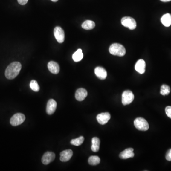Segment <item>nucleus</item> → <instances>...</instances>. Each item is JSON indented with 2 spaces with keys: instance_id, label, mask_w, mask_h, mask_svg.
<instances>
[{
  "instance_id": "nucleus-6",
  "label": "nucleus",
  "mask_w": 171,
  "mask_h": 171,
  "mask_svg": "<svg viewBox=\"0 0 171 171\" xmlns=\"http://www.w3.org/2000/svg\"><path fill=\"white\" fill-rule=\"evenodd\" d=\"M134 100V95L130 90H126L122 95V102L124 105H129Z\"/></svg>"
},
{
  "instance_id": "nucleus-7",
  "label": "nucleus",
  "mask_w": 171,
  "mask_h": 171,
  "mask_svg": "<svg viewBox=\"0 0 171 171\" xmlns=\"http://www.w3.org/2000/svg\"><path fill=\"white\" fill-rule=\"evenodd\" d=\"M54 34L57 42L63 43L65 40V33L63 30L60 27H56L54 30Z\"/></svg>"
},
{
  "instance_id": "nucleus-5",
  "label": "nucleus",
  "mask_w": 171,
  "mask_h": 171,
  "mask_svg": "<svg viewBox=\"0 0 171 171\" xmlns=\"http://www.w3.org/2000/svg\"><path fill=\"white\" fill-rule=\"evenodd\" d=\"M25 120V116L22 113H16L10 118V123L13 126H16L22 124Z\"/></svg>"
},
{
  "instance_id": "nucleus-3",
  "label": "nucleus",
  "mask_w": 171,
  "mask_h": 171,
  "mask_svg": "<svg viewBox=\"0 0 171 171\" xmlns=\"http://www.w3.org/2000/svg\"><path fill=\"white\" fill-rule=\"evenodd\" d=\"M135 128L139 130L146 131L149 129V126L146 120L142 117H138L134 121Z\"/></svg>"
},
{
  "instance_id": "nucleus-2",
  "label": "nucleus",
  "mask_w": 171,
  "mask_h": 171,
  "mask_svg": "<svg viewBox=\"0 0 171 171\" xmlns=\"http://www.w3.org/2000/svg\"><path fill=\"white\" fill-rule=\"evenodd\" d=\"M109 51L113 55L122 57L126 53V49L122 45L119 43H114L109 48Z\"/></svg>"
},
{
  "instance_id": "nucleus-17",
  "label": "nucleus",
  "mask_w": 171,
  "mask_h": 171,
  "mask_svg": "<svg viewBox=\"0 0 171 171\" xmlns=\"http://www.w3.org/2000/svg\"><path fill=\"white\" fill-rule=\"evenodd\" d=\"M100 139L97 137H94L92 139L91 150L94 152H97L100 150Z\"/></svg>"
},
{
  "instance_id": "nucleus-16",
  "label": "nucleus",
  "mask_w": 171,
  "mask_h": 171,
  "mask_svg": "<svg viewBox=\"0 0 171 171\" xmlns=\"http://www.w3.org/2000/svg\"><path fill=\"white\" fill-rule=\"evenodd\" d=\"M48 68L49 71L53 74H57L59 73L60 70L59 65L55 61L49 62L48 64Z\"/></svg>"
},
{
  "instance_id": "nucleus-28",
  "label": "nucleus",
  "mask_w": 171,
  "mask_h": 171,
  "mask_svg": "<svg viewBox=\"0 0 171 171\" xmlns=\"http://www.w3.org/2000/svg\"><path fill=\"white\" fill-rule=\"evenodd\" d=\"M160 1L164 2H169V1H171V0H160Z\"/></svg>"
},
{
  "instance_id": "nucleus-4",
  "label": "nucleus",
  "mask_w": 171,
  "mask_h": 171,
  "mask_svg": "<svg viewBox=\"0 0 171 171\" xmlns=\"http://www.w3.org/2000/svg\"><path fill=\"white\" fill-rule=\"evenodd\" d=\"M122 25L131 30H133L137 27V22L135 20L131 17H124L121 19Z\"/></svg>"
},
{
  "instance_id": "nucleus-8",
  "label": "nucleus",
  "mask_w": 171,
  "mask_h": 171,
  "mask_svg": "<svg viewBox=\"0 0 171 171\" xmlns=\"http://www.w3.org/2000/svg\"><path fill=\"white\" fill-rule=\"evenodd\" d=\"M55 158V155L54 153L51 152H47L42 157V163L45 165H47L50 163L53 162Z\"/></svg>"
},
{
  "instance_id": "nucleus-23",
  "label": "nucleus",
  "mask_w": 171,
  "mask_h": 171,
  "mask_svg": "<svg viewBox=\"0 0 171 171\" xmlns=\"http://www.w3.org/2000/svg\"><path fill=\"white\" fill-rule=\"evenodd\" d=\"M170 91L171 89L169 86L167 85H163L161 87L160 94L163 96H166L170 93Z\"/></svg>"
},
{
  "instance_id": "nucleus-26",
  "label": "nucleus",
  "mask_w": 171,
  "mask_h": 171,
  "mask_svg": "<svg viewBox=\"0 0 171 171\" xmlns=\"http://www.w3.org/2000/svg\"><path fill=\"white\" fill-rule=\"evenodd\" d=\"M166 159L168 161H171V149L168 151L165 156Z\"/></svg>"
},
{
  "instance_id": "nucleus-11",
  "label": "nucleus",
  "mask_w": 171,
  "mask_h": 171,
  "mask_svg": "<svg viewBox=\"0 0 171 171\" xmlns=\"http://www.w3.org/2000/svg\"><path fill=\"white\" fill-rule=\"evenodd\" d=\"M72 155H73V151L71 149H68L63 151L60 153V160L61 162H68L71 159Z\"/></svg>"
},
{
  "instance_id": "nucleus-20",
  "label": "nucleus",
  "mask_w": 171,
  "mask_h": 171,
  "mask_svg": "<svg viewBox=\"0 0 171 171\" xmlns=\"http://www.w3.org/2000/svg\"><path fill=\"white\" fill-rule=\"evenodd\" d=\"M83 58V54L81 49H78L72 55V59L75 62H79Z\"/></svg>"
},
{
  "instance_id": "nucleus-18",
  "label": "nucleus",
  "mask_w": 171,
  "mask_h": 171,
  "mask_svg": "<svg viewBox=\"0 0 171 171\" xmlns=\"http://www.w3.org/2000/svg\"><path fill=\"white\" fill-rule=\"evenodd\" d=\"M161 21L164 26H170L171 25V14L170 13L164 14L161 18Z\"/></svg>"
},
{
  "instance_id": "nucleus-19",
  "label": "nucleus",
  "mask_w": 171,
  "mask_h": 171,
  "mask_svg": "<svg viewBox=\"0 0 171 171\" xmlns=\"http://www.w3.org/2000/svg\"><path fill=\"white\" fill-rule=\"evenodd\" d=\"M95 23L92 21L87 20L82 24V27L83 29L86 30H90L94 29L95 27Z\"/></svg>"
},
{
  "instance_id": "nucleus-13",
  "label": "nucleus",
  "mask_w": 171,
  "mask_h": 171,
  "mask_svg": "<svg viewBox=\"0 0 171 171\" xmlns=\"http://www.w3.org/2000/svg\"><path fill=\"white\" fill-rule=\"evenodd\" d=\"M133 151H134V149L132 148H128L125 149V150L120 153L119 155V157L122 159H126L129 158H132L135 155Z\"/></svg>"
},
{
  "instance_id": "nucleus-21",
  "label": "nucleus",
  "mask_w": 171,
  "mask_h": 171,
  "mask_svg": "<svg viewBox=\"0 0 171 171\" xmlns=\"http://www.w3.org/2000/svg\"><path fill=\"white\" fill-rule=\"evenodd\" d=\"M88 163L90 165H97L100 162V159L97 156H91L88 159Z\"/></svg>"
},
{
  "instance_id": "nucleus-12",
  "label": "nucleus",
  "mask_w": 171,
  "mask_h": 171,
  "mask_svg": "<svg viewBox=\"0 0 171 171\" xmlns=\"http://www.w3.org/2000/svg\"><path fill=\"white\" fill-rule=\"evenodd\" d=\"M88 96L87 90L83 88L77 89L75 93L76 99L79 101H82L85 99Z\"/></svg>"
},
{
  "instance_id": "nucleus-25",
  "label": "nucleus",
  "mask_w": 171,
  "mask_h": 171,
  "mask_svg": "<svg viewBox=\"0 0 171 171\" xmlns=\"http://www.w3.org/2000/svg\"><path fill=\"white\" fill-rule=\"evenodd\" d=\"M165 113L167 116L169 117V118H171V106H167L165 108Z\"/></svg>"
},
{
  "instance_id": "nucleus-24",
  "label": "nucleus",
  "mask_w": 171,
  "mask_h": 171,
  "mask_svg": "<svg viewBox=\"0 0 171 171\" xmlns=\"http://www.w3.org/2000/svg\"><path fill=\"white\" fill-rule=\"evenodd\" d=\"M30 88L35 92H38L40 89L39 86L37 81L35 80H32L30 84Z\"/></svg>"
},
{
  "instance_id": "nucleus-9",
  "label": "nucleus",
  "mask_w": 171,
  "mask_h": 171,
  "mask_svg": "<svg viewBox=\"0 0 171 171\" xmlns=\"http://www.w3.org/2000/svg\"><path fill=\"white\" fill-rule=\"evenodd\" d=\"M110 118L111 116L109 112L102 113L97 114V122L101 125H105L106 124L109 120H110Z\"/></svg>"
},
{
  "instance_id": "nucleus-15",
  "label": "nucleus",
  "mask_w": 171,
  "mask_h": 171,
  "mask_svg": "<svg viewBox=\"0 0 171 171\" xmlns=\"http://www.w3.org/2000/svg\"><path fill=\"white\" fill-rule=\"evenodd\" d=\"M146 66L145 61L143 59H139L135 64V71L140 74H143L146 71Z\"/></svg>"
},
{
  "instance_id": "nucleus-22",
  "label": "nucleus",
  "mask_w": 171,
  "mask_h": 171,
  "mask_svg": "<svg viewBox=\"0 0 171 171\" xmlns=\"http://www.w3.org/2000/svg\"><path fill=\"white\" fill-rule=\"evenodd\" d=\"M84 141V138L82 136L71 140V143L75 146H80L82 145Z\"/></svg>"
},
{
  "instance_id": "nucleus-10",
  "label": "nucleus",
  "mask_w": 171,
  "mask_h": 171,
  "mask_svg": "<svg viewBox=\"0 0 171 171\" xmlns=\"http://www.w3.org/2000/svg\"><path fill=\"white\" fill-rule=\"evenodd\" d=\"M57 102L55 100L51 99L48 101L47 105L46 112L49 115L53 114L57 108Z\"/></svg>"
},
{
  "instance_id": "nucleus-29",
  "label": "nucleus",
  "mask_w": 171,
  "mask_h": 171,
  "mask_svg": "<svg viewBox=\"0 0 171 171\" xmlns=\"http://www.w3.org/2000/svg\"><path fill=\"white\" fill-rule=\"evenodd\" d=\"M51 1H53V2H57L58 0H51Z\"/></svg>"
},
{
  "instance_id": "nucleus-27",
  "label": "nucleus",
  "mask_w": 171,
  "mask_h": 171,
  "mask_svg": "<svg viewBox=\"0 0 171 171\" xmlns=\"http://www.w3.org/2000/svg\"><path fill=\"white\" fill-rule=\"evenodd\" d=\"M28 0H18V2L19 4L22 5H25L28 2Z\"/></svg>"
},
{
  "instance_id": "nucleus-1",
  "label": "nucleus",
  "mask_w": 171,
  "mask_h": 171,
  "mask_svg": "<svg viewBox=\"0 0 171 171\" xmlns=\"http://www.w3.org/2000/svg\"><path fill=\"white\" fill-rule=\"evenodd\" d=\"M22 69V65L19 62H13L10 63L6 68L5 76L9 80H13L16 77Z\"/></svg>"
},
{
  "instance_id": "nucleus-14",
  "label": "nucleus",
  "mask_w": 171,
  "mask_h": 171,
  "mask_svg": "<svg viewBox=\"0 0 171 171\" xmlns=\"http://www.w3.org/2000/svg\"><path fill=\"white\" fill-rule=\"evenodd\" d=\"M95 73L96 76L100 80H104L106 79L107 77V72L103 68L97 67L95 69Z\"/></svg>"
}]
</instances>
